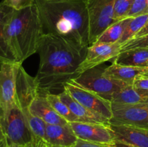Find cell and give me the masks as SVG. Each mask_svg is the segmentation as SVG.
I'll use <instances>...</instances> for the list:
<instances>
[{"label":"cell","mask_w":148,"mask_h":147,"mask_svg":"<svg viewBox=\"0 0 148 147\" xmlns=\"http://www.w3.org/2000/svg\"><path fill=\"white\" fill-rule=\"evenodd\" d=\"M80 49L64 39L45 33L37 53L40 57L36 79L40 93L64 90V85L78 76L77 69L86 56Z\"/></svg>","instance_id":"1"},{"label":"cell","mask_w":148,"mask_h":147,"mask_svg":"<svg viewBox=\"0 0 148 147\" xmlns=\"http://www.w3.org/2000/svg\"><path fill=\"white\" fill-rule=\"evenodd\" d=\"M44 32L80 49L89 44L86 0H35Z\"/></svg>","instance_id":"2"},{"label":"cell","mask_w":148,"mask_h":147,"mask_svg":"<svg viewBox=\"0 0 148 147\" xmlns=\"http://www.w3.org/2000/svg\"><path fill=\"white\" fill-rule=\"evenodd\" d=\"M44 34L36 2L26 8L14 10L5 25L7 43L19 63L37 53Z\"/></svg>","instance_id":"3"},{"label":"cell","mask_w":148,"mask_h":147,"mask_svg":"<svg viewBox=\"0 0 148 147\" xmlns=\"http://www.w3.org/2000/svg\"><path fill=\"white\" fill-rule=\"evenodd\" d=\"M104 69L105 68L98 66L92 68L71 81L109 101L121 89L132 85L108 77L104 74Z\"/></svg>","instance_id":"4"},{"label":"cell","mask_w":148,"mask_h":147,"mask_svg":"<svg viewBox=\"0 0 148 147\" xmlns=\"http://www.w3.org/2000/svg\"><path fill=\"white\" fill-rule=\"evenodd\" d=\"M0 118L7 143L25 146L33 141L34 135L30 131L25 115L17 102Z\"/></svg>","instance_id":"5"},{"label":"cell","mask_w":148,"mask_h":147,"mask_svg":"<svg viewBox=\"0 0 148 147\" xmlns=\"http://www.w3.org/2000/svg\"><path fill=\"white\" fill-rule=\"evenodd\" d=\"M89 14V44H93L101 33L116 22L114 8L116 0H86Z\"/></svg>","instance_id":"6"},{"label":"cell","mask_w":148,"mask_h":147,"mask_svg":"<svg viewBox=\"0 0 148 147\" xmlns=\"http://www.w3.org/2000/svg\"><path fill=\"white\" fill-rule=\"evenodd\" d=\"M66 90L74 99L92 112L109 120L113 115L111 101L103 98L95 92L83 88L72 81L64 85Z\"/></svg>","instance_id":"7"},{"label":"cell","mask_w":148,"mask_h":147,"mask_svg":"<svg viewBox=\"0 0 148 147\" xmlns=\"http://www.w3.org/2000/svg\"><path fill=\"white\" fill-rule=\"evenodd\" d=\"M111 125H131L148 128V103L117 105L111 103Z\"/></svg>","instance_id":"8"},{"label":"cell","mask_w":148,"mask_h":147,"mask_svg":"<svg viewBox=\"0 0 148 147\" xmlns=\"http://www.w3.org/2000/svg\"><path fill=\"white\" fill-rule=\"evenodd\" d=\"M40 93L36 77H33L25 71L23 63L16 66V102L26 118L30 114L29 106Z\"/></svg>","instance_id":"9"},{"label":"cell","mask_w":148,"mask_h":147,"mask_svg":"<svg viewBox=\"0 0 148 147\" xmlns=\"http://www.w3.org/2000/svg\"><path fill=\"white\" fill-rule=\"evenodd\" d=\"M69 123L78 139L111 146L116 143L110 125L87 122H71Z\"/></svg>","instance_id":"10"},{"label":"cell","mask_w":148,"mask_h":147,"mask_svg":"<svg viewBox=\"0 0 148 147\" xmlns=\"http://www.w3.org/2000/svg\"><path fill=\"white\" fill-rule=\"evenodd\" d=\"M17 63L0 65V116L16 103V66Z\"/></svg>","instance_id":"11"},{"label":"cell","mask_w":148,"mask_h":147,"mask_svg":"<svg viewBox=\"0 0 148 147\" xmlns=\"http://www.w3.org/2000/svg\"><path fill=\"white\" fill-rule=\"evenodd\" d=\"M121 52V45L94 43L87 48L86 56L77 69L78 75L92 68L96 67L104 62L115 59Z\"/></svg>","instance_id":"12"},{"label":"cell","mask_w":148,"mask_h":147,"mask_svg":"<svg viewBox=\"0 0 148 147\" xmlns=\"http://www.w3.org/2000/svg\"><path fill=\"white\" fill-rule=\"evenodd\" d=\"M116 141L134 147H148V128L123 125H111Z\"/></svg>","instance_id":"13"},{"label":"cell","mask_w":148,"mask_h":147,"mask_svg":"<svg viewBox=\"0 0 148 147\" xmlns=\"http://www.w3.org/2000/svg\"><path fill=\"white\" fill-rule=\"evenodd\" d=\"M77 139L69 123L66 125L46 123L45 141L51 146L72 147Z\"/></svg>","instance_id":"14"},{"label":"cell","mask_w":148,"mask_h":147,"mask_svg":"<svg viewBox=\"0 0 148 147\" xmlns=\"http://www.w3.org/2000/svg\"><path fill=\"white\" fill-rule=\"evenodd\" d=\"M29 112L43 120L46 123L52 125H66L69 122L53 110L46 97L39 93L29 106Z\"/></svg>","instance_id":"15"},{"label":"cell","mask_w":148,"mask_h":147,"mask_svg":"<svg viewBox=\"0 0 148 147\" xmlns=\"http://www.w3.org/2000/svg\"><path fill=\"white\" fill-rule=\"evenodd\" d=\"M58 95L61 99L69 107L72 113L79 118L80 122L101 123L106 125H110L109 120L100 114L92 112L90 110L81 105L77 101L75 100L66 90H64Z\"/></svg>","instance_id":"16"},{"label":"cell","mask_w":148,"mask_h":147,"mask_svg":"<svg viewBox=\"0 0 148 147\" xmlns=\"http://www.w3.org/2000/svg\"><path fill=\"white\" fill-rule=\"evenodd\" d=\"M14 10L2 1L0 2V65L4 63H17L5 35V25Z\"/></svg>","instance_id":"17"},{"label":"cell","mask_w":148,"mask_h":147,"mask_svg":"<svg viewBox=\"0 0 148 147\" xmlns=\"http://www.w3.org/2000/svg\"><path fill=\"white\" fill-rule=\"evenodd\" d=\"M147 72L146 67L123 66L113 62L111 66L105 68L104 74L116 80L121 81L130 84H133L137 77L145 75Z\"/></svg>","instance_id":"18"},{"label":"cell","mask_w":148,"mask_h":147,"mask_svg":"<svg viewBox=\"0 0 148 147\" xmlns=\"http://www.w3.org/2000/svg\"><path fill=\"white\" fill-rule=\"evenodd\" d=\"M114 63L123 66L146 67L148 63V48H136L121 51Z\"/></svg>","instance_id":"19"},{"label":"cell","mask_w":148,"mask_h":147,"mask_svg":"<svg viewBox=\"0 0 148 147\" xmlns=\"http://www.w3.org/2000/svg\"><path fill=\"white\" fill-rule=\"evenodd\" d=\"M111 103L117 105H134L148 103V97L140 93L133 85L123 88L114 95Z\"/></svg>","instance_id":"20"},{"label":"cell","mask_w":148,"mask_h":147,"mask_svg":"<svg viewBox=\"0 0 148 147\" xmlns=\"http://www.w3.org/2000/svg\"><path fill=\"white\" fill-rule=\"evenodd\" d=\"M131 18L132 17H126L110 25L101 33L94 43L114 44L118 43Z\"/></svg>","instance_id":"21"},{"label":"cell","mask_w":148,"mask_h":147,"mask_svg":"<svg viewBox=\"0 0 148 147\" xmlns=\"http://www.w3.org/2000/svg\"><path fill=\"white\" fill-rule=\"evenodd\" d=\"M148 22V14L132 17L118 43L121 46L132 39Z\"/></svg>","instance_id":"22"},{"label":"cell","mask_w":148,"mask_h":147,"mask_svg":"<svg viewBox=\"0 0 148 147\" xmlns=\"http://www.w3.org/2000/svg\"><path fill=\"white\" fill-rule=\"evenodd\" d=\"M46 97L52 108L60 115L62 118L66 120L68 122H80L79 118L72 113L69 107L61 99L59 95L52 93H46Z\"/></svg>","instance_id":"23"},{"label":"cell","mask_w":148,"mask_h":147,"mask_svg":"<svg viewBox=\"0 0 148 147\" xmlns=\"http://www.w3.org/2000/svg\"><path fill=\"white\" fill-rule=\"evenodd\" d=\"M27 120L30 131L33 133L34 136L45 140L46 138V122L40 118L33 115L30 112L27 116Z\"/></svg>","instance_id":"24"},{"label":"cell","mask_w":148,"mask_h":147,"mask_svg":"<svg viewBox=\"0 0 148 147\" xmlns=\"http://www.w3.org/2000/svg\"><path fill=\"white\" fill-rule=\"evenodd\" d=\"M134 0H116L114 8V19L116 22L126 18Z\"/></svg>","instance_id":"25"},{"label":"cell","mask_w":148,"mask_h":147,"mask_svg":"<svg viewBox=\"0 0 148 147\" xmlns=\"http://www.w3.org/2000/svg\"><path fill=\"white\" fill-rule=\"evenodd\" d=\"M136 48H148V35L127 41L121 46V51Z\"/></svg>","instance_id":"26"},{"label":"cell","mask_w":148,"mask_h":147,"mask_svg":"<svg viewBox=\"0 0 148 147\" xmlns=\"http://www.w3.org/2000/svg\"><path fill=\"white\" fill-rule=\"evenodd\" d=\"M148 14L146 0H134L126 17H134Z\"/></svg>","instance_id":"27"},{"label":"cell","mask_w":148,"mask_h":147,"mask_svg":"<svg viewBox=\"0 0 148 147\" xmlns=\"http://www.w3.org/2000/svg\"><path fill=\"white\" fill-rule=\"evenodd\" d=\"M5 5L15 10H20L35 4V0H3Z\"/></svg>","instance_id":"28"},{"label":"cell","mask_w":148,"mask_h":147,"mask_svg":"<svg viewBox=\"0 0 148 147\" xmlns=\"http://www.w3.org/2000/svg\"><path fill=\"white\" fill-rule=\"evenodd\" d=\"M132 85L140 93L148 97V76L143 75L139 76L134 80Z\"/></svg>","instance_id":"29"},{"label":"cell","mask_w":148,"mask_h":147,"mask_svg":"<svg viewBox=\"0 0 148 147\" xmlns=\"http://www.w3.org/2000/svg\"><path fill=\"white\" fill-rule=\"evenodd\" d=\"M72 147H113V146L102 145V144H94V143L88 142L81 139H77V142Z\"/></svg>","instance_id":"30"},{"label":"cell","mask_w":148,"mask_h":147,"mask_svg":"<svg viewBox=\"0 0 148 147\" xmlns=\"http://www.w3.org/2000/svg\"><path fill=\"white\" fill-rule=\"evenodd\" d=\"M25 147H50V146L45 140L35 136L33 141L27 144Z\"/></svg>","instance_id":"31"},{"label":"cell","mask_w":148,"mask_h":147,"mask_svg":"<svg viewBox=\"0 0 148 147\" xmlns=\"http://www.w3.org/2000/svg\"><path fill=\"white\" fill-rule=\"evenodd\" d=\"M146 35H148V22L144 27L142 28V30L134 36L133 38H136V37H142V36Z\"/></svg>","instance_id":"32"},{"label":"cell","mask_w":148,"mask_h":147,"mask_svg":"<svg viewBox=\"0 0 148 147\" xmlns=\"http://www.w3.org/2000/svg\"><path fill=\"white\" fill-rule=\"evenodd\" d=\"M113 147H134L133 146L129 145V144H124V143L119 142V141H116V143L114 144V145L113 146Z\"/></svg>","instance_id":"33"},{"label":"cell","mask_w":148,"mask_h":147,"mask_svg":"<svg viewBox=\"0 0 148 147\" xmlns=\"http://www.w3.org/2000/svg\"><path fill=\"white\" fill-rule=\"evenodd\" d=\"M6 140L5 135H4V131L2 129V125H1V118H0V141H4Z\"/></svg>","instance_id":"34"},{"label":"cell","mask_w":148,"mask_h":147,"mask_svg":"<svg viewBox=\"0 0 148 147\" xmlns=\"http://www.w3.org/2000/svg\"><path fill=\"white\" fill-rule=\"evenodd\" d=\"M5 147H25V146H23L16 145V144H9V143H7V144H6Z\"/></svg>","instance_id":"35"},{"label":"cell","mask_w":148,"mask_h":147,"mask_svg":"<svg viewBox=\"0 0 148 147\" xmlns=\"http://www.w3.org/2000/svg\"><path fill=\"white\" fill-rule=\"evenodd\" d=\"M6 144H7V140L0 141V147H5Z\"/></svg>","instance_id":"36"},{"label":"cell","mask_w":148,"mask_h":147,"mask_svg":"<svg viewBox=\"0 0 148 147\" xmlns=\"http://www.w3.org/2000/svg\"><path fill=\"white\" fill-rule=\"evenodd\" d=\"M146 68H147V72H146V74L145 75H146V76H148V63H147V66H146Z\"/></svg>","instance_id":"37"},{"label":"cell","mask_w":148,"mask_h":147,"mask_svg":"<svg viewBox=\"0 0 148 147\" xmlns=\"http://www.w3.org/2000/svg\"><path fill=\"white\" fill-rule=\"evenodd\" d=\"M146 1H147V11H148V0H146Z\"/></svg>","instance_id":"38"},{"label":"cell","mask_w":148,"mask_h":147,"mask_svg":"<svg viewBox=\"0 0 148 147\" xmlns=\"http://www.w3.org/2000/svg\"><path fill=\"white\" fill-rule=\"evenodd\" d=\"M50 147H59V146H50Z\"/></svg>","instance_id":"39"}]
</instances>
